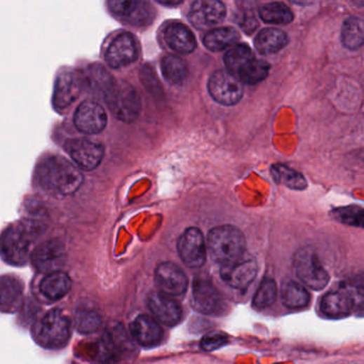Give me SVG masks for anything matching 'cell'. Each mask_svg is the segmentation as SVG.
I'll return each instance as SVG.
<instances>
[{"instance_id": "cell-27", "label": "cell", "mask_w": 364, "mask_h": 364, "mask_svg": "<svg viewBox=\"0 0 364 364\" xmlns=\"http://www.w3.org/2000/svg\"><path fill=\"white\" fill-rule=\"evenodd\" d=\"M83 83H87L90 89L95 93L101 94L102 97L110 89L116 79L109 72L100 65H93L88 67L86 74L83 75Z\"/></svg>"}, {"instance_id": "cell-4", "label": "cell", "mask_w": 364, "mask_h": 364, "mask_svg": "<svg viewBox=\"0 0 364 364\" xmlns=\"http://www.w3.org/2000/svg\"><path fill=\"white\" fill-rule=\"evenodd\" d=\"M34 236V229L27 224L9 227L0 236V255L11 265H24L29 257Z\"/></svg>"}, {"instance_id": "cell-6", "label": "cell", "mask_w": 364, "mask_h": 364, "mask_svg": "<svg viewBox=\"0 0 364 364\" xmlns=\"http://www.w3.org/2000/svg\"><path fill=\"white\" fill-rule=\"evenodd\" d=\"M293 265L300 281L312 290H322L328 284V273L312 249H299L294 255Z\"/></svg>"}, {"instance_id": "cell-3", "label": "cell", "mask_w": 364, "mask_h": 364, "mask_svg": "<svg viewBox=\"0 0 364 364\" xmlns=\"http://www.w3.org/2000/svg\"><path fill=\"white\" fill-rule=\"evenodd\" d=\"M71 335L69 318L62 311L53 310L45 314L32 327L34 341L45 349H60L67 344Z\"/></svg>"}, {"instance_id": "cell-18", "label": "cell", "mask_w": 364, "mask_h": 364, "mask_svg": "<svg viewBox=\"0 0 364 364\" xmlns=\"http://www.w3.org/2000/svg\"><path fill=\"white\" fill-rule=\"evenodd\" d=\"M355 306L353 292L347 286L331 290L323 297L321 310L327 318H342L351 314Z\"/></svg>"}, {"instance_id": "cell-17", "label": "cell", "mask_w": 364, "mask_h": 364, "mask_svg": "<svg viewBox=\"0 0 364 364\" xmlns=\"http://www.w3.org/2000/svg\"><path fill=\"white\" fill-rule=\"evenodd\" d=\"M138 57V47L136 40L128 32L119 34L106 52V62L112 69H121V67L130 65L136 61Z\"/></svg>"}, {"instance_id": "cell-41", "label": "cell", "mask_w": 364, "mask_h": 364, "mask_svg": "<svg viewBox=\"0 0 364 364\" xmlns=\"http://www.w3.org/2000/svg\"><path fill=\"white\" fill-rule=\"evenodd\" d=\"M161 5L165 6H177L180 5V4H182L181 1H161Z\"/></svg>"}, {"instance_id": "cell-12", "label": "cell", "mask_w": 364, "mask_h": 364, "mask_svg": "<svg viewBox=\"0 0 364 364\" xmlns=\"http://www.w3.org/2000/svg\"><path fill=\"white\" fill-rule=\"evenodd\" d=\"M155 282L161 293L170 297L182 295L187 290L188 279L185 273L171 262H163L157 266Z\"/></svg>"}, {"instance_id": "cell-24", "label": "cell", "mask_w": 364, "mask_h": 364, "mask_svg": "<svg viewBox=\"0 0 364 364\" xmlns=\"http://www.w3.org/2000/svg\"><path fill=\"white\" fill-rule=\"evenodd\" d=\"M165 40L171 50L180 54H191L197 47L196 38L189 28L182 24H173L165 30Z\"/></svg>"}, {"instance_id": "cell-37", "label": "cell", "mask_w": 364, "mask_h": 364, "mask_svg": "<svg viewBox=\"0 0 364 364\" xmlns=\"http://www.w3.org/2000/svg\"><path fill=\"white\" fill-rule=\"evenodd\" d=\"M277 284L271 278H265L259 284L257 293L253 297V306L255 308H269L277 298Z\"/></svg>"}, {"instance_id": "cell-32", "label": "cell", "mask_w": 364, "mask_h": 364, "mask_svg": "<svg viewBox=\"0 0 364 364\" xmlns=\"http://www.w3.org/2000/svg\"><path fill=\"white\" fill-rule=\"evenodd\" d=\"M255 59L250 47L245 44H238L233 46L224 55V65L227 71L231 74L238 75L243 67H246L250 61Z\"/></svg>"}, {"instance_id": "cell-40", "label": "cell", "mask_w": 364, "mask_h": 364, "mask_svg": "<svg viewBox=\"0 0 364 364\" xmlns=\"http://www.w3.org/2000/svg\"><path fill=\"white\" fill-rule=\"evenodd\" d=\"M237 22H238L241 29L246 32L247 34H251V32H255L257 26H259L257 16H255V12L252 11L241 12V15L237 18Z\"/></svg>"}, {"instance_id": "cell-39", "label": "cell", "mask_w": 364, "mask_h": 364, "mask_svg": "<svg viewBox=\"0 0 364 364\" xmlns=\"http://www.w3.org/2000/svg\"><path fill=\"white\" fill-rule=\"evenodd\" d=\"M229 341V337L222 331H212L204 335L201 339V349L212 351L224 346Z\"/></svg>"}, {"instance_id": "cell-9", "label": "cell", "mask_w": 364, "mask_h": 364, "mask_svg": "<svg viewBox=\"0 0 364 364\" xmlns=\"http://www.w3.org/2000/svg\"><path fill=\"white\" fill-rule=\"evenodd\" d=\"M180 257L190 269H199L205 263L206 246L203 234L197 228H189L177 241Z\"/></svg>"}, {"instance_id": "cell-23", "label": "cell", "mask_w": 364, "mask_h": 364, "mask_svg": "<svg viewBox=\"0 0 364 364\" xmlns=\"http://www.w3.org/2000/svg\"><path fill=\"white\" fill-rule=\"evenodd\" d=\"M22 281L13 276L0 277V312L13 313L20 309L22 300Z\"/></svg>"}, {"instance_id": "cell-19", "label": "cell", "mask_w": 364, "mask_h": 364, "mask_svg": "<svg viewBox=\"0 0 364 364\" xmlns=\"http://www.w3.org/2000/svg\"><path fill=\"white\" fill-rule=\"evenodd\" d=\"M128 335L122 328H114L102 337L99 343V358L104 363H112L120 360L130 349Z\"/></svg>"}, {"instance_id": "cell-33", "label": "cell", "mask_w": 364, "mask_h": 364, "mask_svg": "<svg viewBox=\"0 0 364 364\" xmlns=\"http://www.w3.org/2000/svg\"><path fill=\"white\" fill-rule=\"evenodd\" d=\"M259 18L263 22L274 25L290 24L293 22L294 14L292 10L281 3L266 4L259 8Z\"/></svg>"}, {"instance_id": "cell-38", "label": "cell", "mask_w": 364, "mask_h": 364, "mask_svg": "<svg viewBox=\"0 0 364 364\" xmlns=\"http://www.w3.org/2000/svg\"><path fill=\"white\" fill-rule=\"evenodd\" d=\"M332 214L335 217V220L342 224L353 227L363 226V210L359 206L351 205L337 208Z\"/></svg>"}, {"instance_id": "cell-10", "label": "cell", "mask_w": 364, "mask_h": 364, "mask_svg": "<svg viewBox=\"0 0 364 364\" xmlns=\"http://www.w3.org/2000/svg\"><path fill=\"white\" fill-rule=\"evenodd\" d=\"M32 263L41 273L59 271L65 265L67 251L60 239H50L41 244L32 255Z\"/></svg>"}, {"instance_id": "cell-8", "label": "cell", "mask_w": 364, "mask_h": 364, "mask_svg": "<svg viewBox=\"0 0 364 364\" xmlns=\"http://www.w3.org/2000/svg\"><path fill=\"white\" fill-rule=\"evenodd\" d=\"M65 151L75 165L86 171L95 169L104 157L103 145L89 139H69L65 143Z\"/></svg>"}, {"instance_id": "cell-16", "label": "cell", "mask_w": 364, "mask_h": 364, "mask_svg": "<svg viewBox=\"0 0 364 364\" xmlns=\"http://www.w3.org/2000/svg\"><path fill=\"white\" fill-rule=\"evenodd\" d=\"M226 16V7L217 0H199L192 4L188 18L195 27L199 29L218 25Z\"/></svg>"}, {"instance_id": "cell-29", "label": "cell", "mask_w": 364, "mask_h": 364, "mask_svg": "<svg viewBox=\"0 0 364 364\" xmlns=\"http://www.w3.org/2000/svg\"><path fill=\"white\" fill-rule=\"evenodd\" d=\"M281 299L284 306L288 308L300 309L309 304L310 294L304 286L293 280H290L282 284Z\"/></svg>"}, {"instance_id": "cell-35", "label": "cell", "mask_w": 364, "mask_h": 364, "mask_svg": "<svg viewBox=\"0 0 364 364\" xmlns=\"http://www.w3.org/2000/svg\"><path fill=\"white\" fill-rule=\"evenodd\" d=\"M269 63L262 60H255L248 63L246 67H243L238 73L239 81L246 85H255L261 83L262 81L269 76Z\"/></svg>"}, {"instance_id": "cell-25", "label": "cell", "mask_w": 364, "mask_h": 364, "mask_svg": "<svg viewBox=\"0 0 364 364\" xmlns=\"http://www.w3.org/2000/svg\"><path fill=\"white\" fill-rule=\"evenodd\" d=\"M288 44V34L277 28H266L262 30L255 40V48L262 55L275 54Z\"/></svg>"}, {"instance_id": "cell-2", "label": "cell", "mask_w": 364, "mask_h": 364, "mask_svg": "<svg viewBox=\"0 0 364 364\" xmlns=\"http://www.w3.org/2000/svg\"><path fill=\"white\" fill-rule=\"evenodd\" d=\"M208 248L216 263L229 265L244 257L246 239L236 227H216L208 234Z\"/></svg>"}, {"instance_id": "cell-5", "label": "cell", "mask_w": 364, "mask_h": 364, "mask_svg": "<svg viewBox=\"0 0 364 364\" xmlns=\"http://www.w3.org/2000/svg\"><path fill=\"white\" fill-rule=\"evenodd\" d=\"M108 108L118 120L130 123L141 112V102L136 89L124 81H114L103 96Z\"/></svg>"}, {"instance_id": "cell-1", "label": "cell", "mask_w": 364, "mask_h": 364, "mask_svg": "<svg viewBox=\"0 0 364 364\" xmlns=\"http://www.w3.org/2000/svg\"><path fill=\"white\" fill-rule=\"evenodd\" d=\"M36 179L45 191L61 197L76 192L83 182L79 168L59 155L45 156L38 163Z\"/></svg>"}, {"instance_id": "cell-13", "label": "cell", "mask_w": 364, "mask_h": 364, "mask_svg": "<svg viewBox=\"0 0 364 364\" xmlns=\"http://www.w3.org/2000/svg\"><path fill=\"white\" fill-rule=\"evenodd\" d=\"M83 86V74L79 72L63 71L58 75L55 83L54 103L57 110H63L69 107L81 94Z\"/></svg>"}, {"instance_id": "cell-11", "label": "cell", "mask_w": 364, "mask_h": 364, "mask_svg": "<svg viewBox=\"0 0 364 364\" xmlns=\"http://www.w3.org/2000/svg\"><path fill=\"white\" fill-rule=\"evenodd\" d=\"M192 306L200 313L220 314L224 311V302L220 290L206 279H196L192 285Z\"/></svg>"}, {"instance_id": "cell-15", "label": "cell", "mask_w": 364, "mask_h": 364, "mask_svg": "<svg viewBox=\"0 0 364 364\" xmlns=\"http://www.w3.org/2000/svg\"><path fill=\"white\" fill-rule=\"evenodd\" d=\"M257 275V264L255 259L243 257L234 263L222 266V278L231 288L245 290Z\"/></svg>"}, {"instance_id": "cell-20", "label": "cell", "mask_w": 364, "mask_h": 364, "mask_svg": "<svg viewBox=\"0 0 364 364\" xmlns=\"http://www.w3.org/2000/svg\"><path fill=\"white\" fill-rule=\"evenodd\" d=\"M148 304L155 318L167 326H175L181 321L183 314L182 306L170 296L161 292L152 293L149 296Z\"/></svg>"}, {"instance_id": "cell-14", "label": "cell", "mask_w": 364, "mask_h": 364, "mask_svg": "<svg viewBox=\"0 0 364 364\" xmlns=\"http://www.w3.org/2000/svg\"><path fill=\"white\" fill-rule=\"evenodd\" d=\"M74 124L83 134L95 135L103 132L107 124V114L99 103L85 101L74 114Z\"/></svg>"}, {"instance_id": "cell-22", "label": "cell", "mask_w": 364, "mask_h": 364, "mask_svg": "<svg viewBox=\"0 0 364 364\" xmlns=\"http://www.w3.org/2000/svg\"><path fill=\"white\" fill-rule=\"evenodd\" d=\"M130 332L142 346H155L161 343L163 331L161 325L148 315H140L130 324Z\"/></svg>"}, {"instance_id": "cell-30", "label": "cell", "mask_w": 364, "mask_h": 364, "mask_svg": "<svg viewBox=\"0 0 364 364\" xmlns=\"http://www.w3.org/2000/svg\"><path fill=\"white\" fill-rule=\"evenodd\" d=\"M271 173L276 183L280 185L286 186L290 189H306V181L304 175L288 166L276 163L271 166Z\"/></svg>"}, {"instance_id": "cell-36", "label": "cell", "mask_w": 364, "mask_h": 364, "mask_svg": "<svg viewBox=\"0 0 364 364\" xmlns=\"http://www.w3.org/2000/svg\"><path fill=\"white\" fill-rule=\"evenodd\" d=\"M77 330L81 333L94 332L102 325L101 316L93 309L79 308L75 314Z\"/></svg>"}, {"instance_id": "cell-21", "label": "cell", "mask_w": 364, "mask_h": 364, "mask_svg": "<svg viewBox=\"0 0 364 364\" xmlns=\"http://www.w3.org/2000/svg\"><path fill=\"white\" fill-rule=\"evenodd\" d=\"M110 11L121 18H126L135 25H144L151 22V6L136 0H112L108 3Z\"/></svg>"}, {"instance_id": "cell-7", "label": "cell", "mask_w": 364, "mask_h": 364, "mask_svg": "<svg viewBox=\"0 0 364 364\" xmlns=\"http://www.w3.org/2000/svg\"><path fill=\"white\" fill-rule=\"evenodd\" d=\"M208 92L218 103L232 106L241 101L244 89L236 75L220 69L210 76L208 81Z\"/></svg>"}, {"instance_id": "cell-31", "label": "cell", "mask_w": 364, "mask_h": 364, "mask_svg": "<svg viewBox=\"0 0 364 364\" xmlns=\"http://www.w3.org/2000/svg\"><path fill=\"white\" fill-rule=\"evenodd\" d=\"M342 42L349 50L360 48L364 42V22L362 18L351 16L345 20L342 27Z\"/></svg>"}, {"instance_id": "cell-26", "label": "cell", "mask_w": 364, "mask_h": 364, "mask_svg": "<svg viewBox=\"0 0 364 364\" xmlns=\"http://www.w3.org/2000/svg\"><path fill=\"white\" fill-rule=\"evenodd\" d=\"M71 285L69 275L59 271L48 274L41 282L40 290L45 297L58 300L67 295L71 290Z\"/></svg>"}, {"instance_id": "cell-28", "label": "cell", "mask_w": 364, "mask_h": 364, "mask_svg": "<svg viewBox=\"0 0 364 364\" xmlns=\"http://www.w3.org/2000/svg\"><path fill=\"white\" fill-rule=\"evenodd\" d=\"M239 40L238 32L232 27L216 28L204 36L203 43L206 48L213 52H220L232 46Z\"/></svg>"}, {"instance_id": "cell-34", "label": "cell", "mask_w": 364, "mask_h": 364, "mask_svg": "<svg viewBox=\"0 0 364 364\" xmlns=\"http://www.w3.org/2000/svg\"><path fill=\"white\" fill-rule=\"evenodd\" d=\"M161 72L163 76L171 83H181L188 75L185 61L175 55H168L161 61Z\"/></svg>"}]
</instances>
